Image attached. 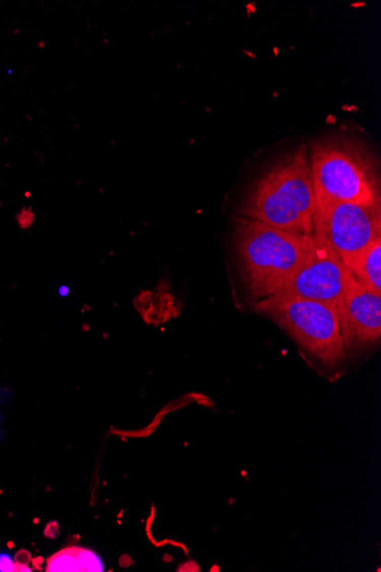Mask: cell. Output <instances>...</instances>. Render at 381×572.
Here are the masks:
<instances>
[{"label":"cell","instance_id":"1","mask_svg":"<svg viewBox=\"0 0 381 572\" xmlns=\"http://www.w3.org/2000/svg\"><path fill=\"white\" fill-rule=\"evenodd\" d=\"M316 207L308 150L301 144L256 180L241 215L291 233L310 235Z\"/></svg>","mask_w":381,"mask_h":572},{"label":"cell","instance_id":"2","mask_svg":"<svg viewBox=\"0 0 381 572\" xmlns=\"http://www.w3.org/2000/svg\"><path fill=\"white\" fill-rule=\"evenodd\" d=\"M310 235L291 233L263 222L238 217L234 245L245 288L256 302L273 295L298 271Z\"/></svg>","mask_w":381,"mask_h":572},{"label":"cell","instance_id":"3","mask_svg":"<svg viewBox=\"0 0 381 572\" xmlns=\"http://www.w3.org/2000/svg\"><path fill=\"white\" fill-rule=\"evenodd\" d=\"M308 158L316 204L381 203L378 160L364 144L328 136L310 144Z\"/></svg>","mask_w":381,"mask_h":572},{"label":"cell","instance_id":"4","mask_svg":"<svg viewBox=\"0 0 381 572\" xmlns=\"http://www.w3.org/2000/svg\"><path fill=\"white\" fill-rule=\"evenodd\" d=\"M253 310L271 318L325 366L336 367L345 360L346 348L334 306L316 300L287 299L255 302Z\"/></svg>","mask_w":381,"mask_h":572},{"label":"cell","instance_id":"5","mask_svg":"<svg viewBox=\"0 0 381 572\" xmlns=\"http://www.w3.org/2000/svg\"><path fill=\"white\" fill-rule=\"evenodd\" d=\"M352 274L320 235L310 234L307 256L298 271L263 303L287 299L322 302L338 310Z\"/></svg>","mask_w":381,"mask_h":572},{"label":"cell","instance_id":"6","mask_svg":"<svg viewBox=\"0 0 381 572\" xmlns=\"http://www.w3.org/2000/svg\"><path fill=\"white\" fill-rule=\"evenodd\" d=\"M313 233L320 235L341 260L354 256L381 238V203L316 204Z\"/></svg>","mask_w":381,"mask_h":572},{"label":"cell","instance_id":"7","mask_svg":"<svg viewBox=\"0 0 381 572\" xmlns=\"http://www.w3.org/2000/svg\"><path fill=\"white\" fill-rule=\"evenodd\" d=\"M337 313L346 351L368 347L380 341L381 294L369 289L353 276Z\"/></svg>","mask_w":381,"mask_h":572},{"label":"cell","instance_id":"8","mask_svg":"<svg viewBox=\"0 0 381 572\" xmlns=\"http://www.w3.org/2000/svg\"><path fill=\"white\" fill-rule=\"evenodd\" d=\"M342 263L357 281L381 294V238Z\"/></svg>","mask_w":381,"mask_h":572},{"label":"cell","instance_id":"9","mask_svg":"<svg viewBox=\"0 0 381 572\" xmlns=\"http://www.w3.org/2000/svg\"><path fill=\"white\" fill-rule=\"evenodd\" d=\"M46 571L49 572H71L81 571L77 547H69L50 556L47 561Z\"/></svg>","mask_w":381,"mask_h":572},{"label":"cell","instance_id":"10","mask_svg":"<svg viewBox=\"0 0 381 572\" xmlns=\"http://www.w3.org/2000/svg\"><path fill=\"white\" fill-rule=\"evenodd\" d=\"M77 553L81 565V571H103L104 565L102 563V560L94 552L87 550V548L77 547Z\"/></svg>","mask_w":381,"mask_h":572},{"label":"cell","instance_id":"11","mask_svg":"<svg viewBox=\"0 0 381 572\" xmlns=\"http://www.w3.org/2000/svg\"><path fill=\"white\" fill-rule=\"evenodd\" d=\"M0 571L12 572L16 571V564L7 553H0Z\"/></svg>","mask_w":381,"mask_h":572}]
</instances>
